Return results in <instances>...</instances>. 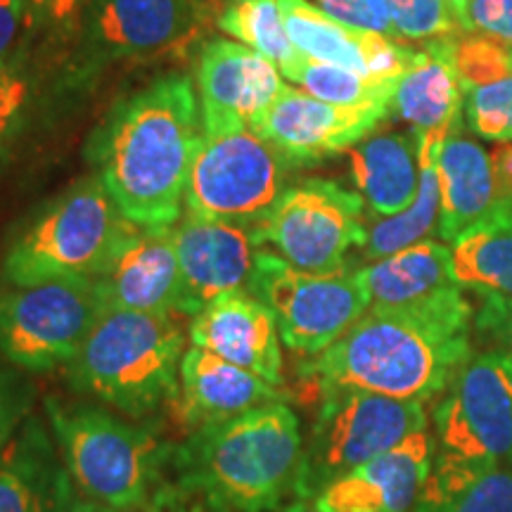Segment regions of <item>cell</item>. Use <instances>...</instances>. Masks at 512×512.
Segmentation results:
<instances>
[{"instance_id": "obj_40", "label": "cell", "mask_w": 512, "mask_h": 512, "mask_svg": "<svg viewBox=\"0 0 512 512\" xmlns=\"http://www.w3.org/2000/svg\"><path fill=\"white\" fill-rule=\"evenodd\" d=\"M34 8H38L43 15L53 19L57 24H67L69 19L76 17V12L86 0H29Z\"/></svg>"}, {"instance_id": "obj_35", "label": "cell", "mask_w": 512, "mask_h": 512, "mask_svg": "<svg viewBox=\"0 0 512 512\" xmlns=\"http://www.w3.org/2000/svg\"><path fill=\"white\" fill-rule=\"evenodd\" d=\"M31 81L17 62H0V150L10 143L24 121Z\"/></svg>"}, {"instance_id": "obj_8", "label": "cell", "mask_w": 512, "mask_h": 512, "mask_svg": "<svg viewBox=\"0 0 512 512\" xmlns=\"http://www.w3.org/2000/svg\"><path fill=\"white\" fill-rule=\"evenodd\" d=\"M304 444L297 498L313 501L332 482L349 475L415 432H425V401H403L361 389H328Z\"/></svg>"}, {"instance_id": "obj_36", "label": "cell", "mask_w": 512, "mask_h": 512, "mask_svg": "<svg viewBox=\"0 0 512 512\" xmlns=\"http://www.w3.org/2000/svg\"><path fill=\"white\" fill-rule=\"evenodd\" d=\"M316 5L325 15L349 24V27L375 31L392 41H401L399 31L394 27L392 12L384 0H316Z\"/></svg>"}, {"instance_id": "obj_3", "label": "cell", "mask_w": 512, "mask_h": 512, "mask_svg": "<svg viewBox=\"0 0 512 512\" xmlns=\"http://www.w3.org/2000/svg\"><path fill=\"white\" fill-rule=\"evenodd\" d=\"M304 439L285 401L197 427L174 451L181 489L219 512H273L297 496Z\"/></svg>"}, {"instance_id": "obj_10", "label": "cell", "mask_w": 512, "mask_h": 512, "mask_svg": "<svg viewBox=\"0 0 512 512\" xmlns=\"http://www.w3.org/2000/svg\"><path fill=\"white\" fill-rule=\"evenodd\" d=\"M249 230L256 247H271L294 268L335 273L344 268L351 247L366 245V204L356 190L309 178L285 188Z\"/></svg>"}, {"instance_id": "obj_11", "label": "cell", "mask_w": 512, "mask_h": 512, "mask_svg": "<svg viewBox=\"0 0 512 512\" xmlns=\"http://www.w3.org/2000/svg\"><path fill=\"white\" fill-rule=\"evenodd\" d=\"M247 292L273 311L285 347L304 356L323 354L370 309L358 271L309 273L266 249L256 252Z\"/></svg>"}, {"instance_id": "obj_16", "label": "cell", "mask_w": 512, "mask_h": 512, "mask_svg": "<svg viewBox=\"0 0 512 512\" xmlns=\"http://www.w3.org/2000/svg\"><path fill=\"white\" fill-rule=\"evenodd\" d=\"M204 133L249 126L278 98V64L233 41H211L197 62Z\"/></svg>"}, {"instance_id": "obj_30", "label": "cell", "mask_w": 512, "mask_h": 512, "mask_svg": "<svg viewBox=\"0 0 512 512\" xmlns=\"http://www.w3.org/2000/svg\"><path fill=\"white\" fill-rule=\"evenodd\" d=\"M280 74L297 83L313 98L332 102V105H389L392 107L394 88L399 79L389 76L358 74L354 69L313 60V57H294L290 64L280 67Z\"/></svg>"}, {"instance_id": "obj_7", "label": "cell", "mask_w": 512, "mask_h": 512, "mask_svg": "<svg viewBox=\"0 0 512 512\" xmlns=\"http://www.w3.org/2000/svg\"><path fill=\"white\" fill-rule=\"evenodd\" d=\"M136 230L100 176L86 178L19 230L5 254L3 280L34 285L55 278H98Z\"/></svg>"}, {"instance_id": "obj_28", "label": "cell", "mask_w": 512, "mask_h": 512, "mask_svg": "<svg viewBox=\"0 0 512 512\" xmlns=\"http://www.w3.org/2000/svg\"><path fill=\"white\" fill-rule=\"evenodd\" d=\"M453 273L465 290L512 297V195L453 242Z\"/></svg>"}, {"instance_id": "obj_19", "label": "cell", "mask_w": 512, "mask_h": 512, "mask_svg": "<svg viewBox=\"0 0 512 512\" xmlns=\"http://www.w3.org/2000/svg\"><path fill=\"white\" fill-rule=\"evenodd\" d=\"M280 8L292 46L304 57L354 69L358 74L399 79L415 55V48L375 31L349 27L309 0H280Z\"/></svg>"}, {"instance_id": "obj_25", "label": "cell", "mask_w": 512, "mask_h": 512, "mask_svg": "<svg viewBox=\"0 0 512 512\" xmlns=\"http://www.w3.org/2000/svg\"><path fill=\"white\" fill-rule=\"evenodd\" d=\"M453 62L470 131L494 143L512 140V46L482 34H463L453 41Z\"/></svg>"}, {"instance_id": "obj_37", "label": "cell", "mask_w": 512, "mask_h": 512, "mask_svg": "<svg viewBox=\"0 0 512 512\" xmlns=\"http://www.w3.org/2000/svg\"><path fill=\"white\" fill-rule=\"evenodd\" d=\"M463 31L512 46V0H467Z\"/></svg>"}, {"instance_id": "obj_26", "label": "cell", "mask_w": 512, "mask_h": 512, "mask_svg": "<svg viewBox=\"0 0 512 512\" xmlns=\"http://www.w3.org/2000/svg\"><path fill=\"white\" fill-rule=\"evenodd\" d=\"M356 192L373 216H396L411 207L420 188L418 133L373 131L349 150Z\"/></svg>"}, {"instance_id": "obj_24", "label": "cell", "mask_w": 512, "mask_h": 512, "mask_svg": "<svg viewBox=\"0 0 512 512\" xmlns=\"http://www.w3.org/2000/svg\"><path fill=\"white\" fill-rule=\"evenodd\" d=\"M370 306L377 309H432L467 302L453 273L451 247L422 240L361 268Z\"/></svg>"}, {"instance_id": "obj_29", "label": "cell", "mask_w": 512, "mask_h": 512, "mask_svg": "<svg viewBox=\"0 0 512 512\" xmlns=\"http://www.w3.org/2000/svg\"><path fill=\"white\" fill-rule=\"evenodd\" d=\"M451 131V128H448ZM448 131L425 133L420 136V188L411 207L396 216H375L368 226L366 252L368 261L401 252V249L418 245L422 240H432L439 233L441 214V185H439V147Z\"/></svg>"}, {"instance_id": "obj_31", "label": "cell", "mask_w": 512, "mask_h": 512, "mask_svg": "<svg viewBox=\"0 0 512 512\" xmlns=\"http://www.w3.org/2000/svg\"><path fill=\"white\" fill-rule=\"evenodd\" d=\"M216 27L278 67L302 55L287 34L280 0H233L216 19Z\"/></svg>"}, {"instance_id": "obj_13", "label": "cell", "mask_w": 512, "mask_h": 512, "mask_svg": "<svg viewBox=\"0 0 512 512\" xmlns=\"http://www.w3.org/2000/svg\"><path fill=\"white\" fill-rule=\"evenodd\" d=\"M389 110V105H332L283 83L254 131L290 164H313L370 136Z\"/></svg>"}, {"instance_id": "obj_38", "label": "cell", "mask_w": 512, "mask_h": 512, "mask_svg": "<svg viewBox=\"0 0 512 512\" xmlns=\"http://www.w3.org/2000/svg\"><path fill=\"white\" fill-rule=\"evenodd\" d=\"M479 299L482 302L475 311V328L494 342L491 349H501L512 356V297L479 294Z\"/></svg>"}, {"instance_id": "obj_34", "label": "cell", "mask_w": 512, "mask_h": 512, "mask_svg": "<svg viewBox=\"0 0 512 512\" xmlns=\"http://www.w3.org/2000/svg\"><path fill=\"white\" fill-rule=\"evenodd\" d=\"M36 387L24 370L0 358V453L10 444L34 408Z\"/></svg>"}, {"instance_id": "obj_5", "label": "cell", "mask_w": 512, "mask_h": 512, "mask_svg": "<svg viewBox=\"0 0 512 512\" xmlns=\"http://www.w3.org/2000/svg\"><path fill=\"white\" fill-rule=\"evenodd\" d=\"M437 458L420 496L463 489L512 467V356L486 349L456 370L434 411Z\"/></svg>"}, {"instance_id": "obj_14", "label": "cell", "mask_w": 512, "mask_h": 512, "mask_svg": "<svg viewBox=\"0 0 512 512\" xmlns=\"http://www.w3.org/2000/svg\"><path fill=\"white\" fill-rule=\"evenodd\" d=\"M214 17L197 0H91L88 34L107 57L181 55Z\"/></svg>"}, {"instance_id": "obj_41", "label": "cell", "mask_w": 512, "mask_h": 512, "mask_svg": "<svg viewBox=\"0 0 512 512\" xmlns=\"http://www.w3.org/2000/svg\"><path fill=\"white\" fill-rule=\"evenodd\" d=\"M69 512H119L114 508H107V505H102L98 501H91V498H81V501H74L72 510Z\"/></svg>"}, {"instance_id": "obj_44", "label": "cell", "mask_w": 512, "mask_h": 512, "mask_svg": "<svg viewBox=\"0 0 512 512\" xmlns=\"http://www.w3.org/2000/svg\"><path fill=\"white\" fill-rule=\"evenodd\" d=\"M446 3H448V8H451L453 15H456L460 27H463V17H465V5H467V0H446Z\"/></svg>"}, {"instance_id": "obj_27", "label": "cell", "mask_w": 512, "mask_h": 512, "mask_svg": "<svg viewBox=\"0 0 512 512\" xmlns=\"http://www.w3.org/2000/svg\"><path fill=\"white\" fill-rule=\"evenodd\" d=\"M453 41L456 38L422 43L396 81L392 112L418 136L448 131L463 117V88L453 62Z\"/></svg>"}, {"instance_id": "obj_15", "label": "cell", "mask_w": 512, "mask_h": 512, "mask_svg": "<svg viewBox=\"0 0 512 512\" xmlns=\"http://www.w3.org/2000/svg\"><path fill=\"white\" fill-rule=\"evenodd\" d=\"M181 266L178 313H200L228 292L247 290L256 252L249 226L188 214L174 226Z\"/></svg>"}, {"instance_id": "obj_32", "label": "cell", "mask_w": 512, "mask_h": 512, "mask_svg": "<svg viewBox=\"0 0 512 512\" xmlns=\"http://www.w3.org/2000/svg\"><path fill=\"white\" fill-rule=\"evenodd\" d=\"M413 512H512V467L489 472L451 494L420 496Z\"/></svg>"}, {"instance_id": "obj_21", "label": "cell", "mask_w": 512, "mask_h": 512, "mask_svg": "<svg viewBox=\"0 0 512 512\" xmlns=\"http://www.w3.org/2000/svg\"><path fill=\"white\" fill-rule=\"evenodd\" d=\"M72 484L46 422L29 415L0 453V512H69Z\"/></svg>"}, {"instance_id": "obj_12", "label": "cell", "mask_w": 512, "mask_h": 512, "mask_svg": "<svg viewBox=\"0 0 512 512\" xmlns=\"http://www.w3.org/2000/svg\"><path fill=\"white\" fill-rule=\"evenodd\" d=\"M287 166L249 126L204 133L185 183L188 214L252 226L285 192Z\"/></svg>"}, {"instance_id": "obj_23", "label": "cell", "mask_w": 512, "mask_h": 512, "mask_svg": "<svg viewBox=\"0 0 512 512\" xmlns=\"http://www.w3.org/2000/svg\"><path fill=\"white\" fill-rule=\"evenodd\" d=\"M460 117L446 133L439 147V185L441 214L439 238L456 242L498 207V202L512 195L498 181L494 155L465 133Z\"/></svg>"}, {"instance_id": "obj_18", "label": "cell", "mask_w": 512, "mask_h": 512, "mask_svg": "<svg viewBox=\"0 0 512 512\" xmlns=\"http://www.w3.org/2000/svg\"><path fill=\"white\" fill-rule=\"evenodd\" d=\"M432 441L415 432L313 498L323 512H413L432 472Z\"/></svg>"}, {"instance_id": "obj_20", "label": "cell", "mask_w": 512, "mask_h": 512, "mask_svg": "<svg viewBox=\"0 0 512 512\" xmlns=\"http://www.w3.org/2000/svg\"><path fill=\"white\" fill-rule=\"evenodd\" d=\"M95 280L105 309L178 313L181 266H178L174 226H138L112 266Z\"/></svg>"}, {"instance_id": "obj_45", "label": "cell", "mask_w": 512, "mask_h": 512, "mask_svg": "<svg viewBox=\"0 0 512 512\" xmlns=\"http://www.w3.org/2000/svg\"><path fill=\"white\" fill-rule=\"evenodd\" d=\"M150 512H159V510H150Z\"/></svg>"}, {"instance_id": "obj_17", "label": "cell", "mask_w": 512, "mask_h": 512, "mask_svg": "<svg viewBox=\"0 0 512 512\" xmlns=\"http://www.w3.org/2000/svg\"><path fill=\"white\" fill-rule=\"evenodd\" d=\"M192 347L207 349L223 361L283 384V349L273 311L247 290L228 292L192 316Z\"/></svg>"}, {"instance_id": "obj_42", "label": "cell", "mask_w": 512, "mask_h": 512, "mask_svg": "<svg viewBox=\"0 0 512 512\" xmlns=\"http://www.w3.org/2000/svg\"><path fill=\"white\" fill-rule=\"evenodd\" d=\"M197 3H200V5H202V8L209 12V15H211V17H214V22H216V19H219V15H221V12H223V10H226V8H228V5H230V3H233V0H197Z\"/></svg>"}, {"instance_id": "obj_22", "label": "cell", "mask_w": 512, "mask_h": 512, "mask_svg": "<svg viewBox=\"0 0 512 512\" xmlns=\"http://www.w3.org/2000/svg\"><path fill=\"white\" fill-rule=\"evenodd\" d=\"M283 401L278 387L264 377L223 361L207 349L192 347L185 351L178 375L176 413L185 425L204 427Z\"/></svg>"}, {"instance_id": "obj_9", "label": "cell", "mask_w": 512, "mask_h": 512, "mask_svg": "<svg viewBox=\"0 0 512 512\" xmlns=\"http://www.w3.org/2000/svg\"><path fill=\"white\" fill-rule=\"evenodd\" d=\"M102 311L95 278L10 285L0 294V356L24 373L69 366Z\"/></svg>"}, {"instance_id": "obj_33", "label": "cell", "mask_w": 512, "mask_h": 512, "mask_svg": "<svg viewBox=\"0 0 512 512\" xmlns=\"http://www.w3.org/2000/svg\"><path fill=\"white\" fill-rule=\"evenodd\" d=\"M384 3L392 12L401 41L427 43L465 34L446 0H384Z\"/></svg>"}, {"instance_id": "obj_39", "label": "cell", "mask_w": 512, "mask_h": 512, "mask_svg": "<svg viewBox=\"0 0 512 512\" xmlns=\"http://www.w3.org/2000/svg\"><path fill=\"white\" fill-rule=\"evenodd\" d=\"M27 0H0V62L8 60V53L22 27Z\"/></svg>"}, {"instance_id": "obj_2", "label": "cell", "mask_w": 512, "mask_h": 512, "mask_svg": "<svg viewBox=\"0 0 512 512\" xmlns=\"http://www.w3.org/2000/svg\"><path fill=\"white\" fill-rule=\"evenodd\" d=\"M470 302L432 309H370L332 347L306 363V375L328 389H361L403 401L444 392L470 358Z\"/></svg>"}, {"instance_id": "obj_6", "label": "cell", "mask_w": 512, "mask_h": 512, "mask_svg": "<svg viewBox=\"0 0 512 512\" xmlns=\"http://www.w3.org/2000/svg\"><path fill=\"white\" fill-rule=\"evenodd\" d=\"M46 413L64 467L83 496L119 512L150 503L166 460V446L155 430L57 396L46 399Z\"/></svg>"}, {"instance_id": "obj_4", "label": "cell", "mask_w": 512, "mask_h": 512, "mask_svg": "<svg viewBox=\"0 0 512 512\" xmlns=\"http://www.w3.org/2000/svg\"><path fill=\"white\" fill-rule=\"evenodd\" d=\"M183 344L176 313L105 309L67 366L69 382L119 413L143 418L176 399Z\"/></svg>"}, {"instance_id": "obj_1", "label": "cell", "mask_w": 512, "mask_h": 512, "mask_svg": "<svg viewBox=\"0 0 512 512\" xmlns=\"http://www.w3.org/2000/svg\"><path fill=\"white\" fill-rule=\"evenodd\" d=\"M202 131L200 102L183 74L162 76L112 112L95 157L102 185L128 221L140 228L181 221Z\"/></svg>"}, {"instance_id": "obj_43", "label": "cell", "mask_w": 512, "mask_h": 512, "mask_svg": "<svg viewBox=\"0 0 512 512\" xmlns=\"http://www.w3.org/2000/svg\"><path fill=\"white\" fill-rule=\"evenodd\" d=\"M280 512H323V510H320L313 501H304V498H297V501L290 503L285 510H280Z\"/></svg>"}]
</instances>
